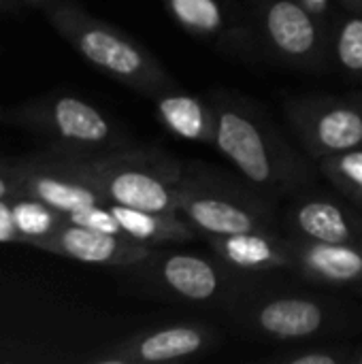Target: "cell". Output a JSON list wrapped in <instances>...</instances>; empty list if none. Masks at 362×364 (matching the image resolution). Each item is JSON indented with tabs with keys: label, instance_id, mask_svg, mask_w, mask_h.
Listing matches in <instances>:
<instances>
[{
	"label": "cell",
	"instance_id": "obj_1",
	"mask_svg": "<svg viewBox=\"0 0 362 364\" xmlns=\"http://www.w3.org/2000/svg\"><path fill=\"white\" fill-rule=\"evenodd\" d=\"M215 109L213 147L262 194L297 196L316 181L312 162L271 124L262 109L235 94L209 96Z\"/></svg>",
	"mask_w": 362,
	"mask_h": 364
},
{
	"label": "cell",
	"instance_id": "obj_2",
	"mask_svg": "<svg viewBox=\"0 0 362 364\" xmlns=\"http://www.w3.org/2000/svg\"><path fill=\"white\" fill-rule=\"evenodd\" d=\"M47 151L75 168L107 203L179 215L186 166L162 149L130 145L107 154Z\"/></svg>",
	"mask_w": 362,
	"mask_h": 364
},
{
	"label": "cell",
	"instance_id": "obj_3",
	"mask_svg": "<svg viewBox=\"0 0 362 364\" xmlns=\"http://www.w3.org/2000/svg\"><path fill=\"white\" fill-rule=\"evenodd\" d=\"M51 28L96 70L126 87L154 98L177 87L160 60L117 26L90 15L75 0H60L43 9Z\"/></svg>",
	"mask_w": 362,
	"mask_h": 364
},
{
	"label": "cell",
	"instance_id": "obj_4",
	"mask_svg": "<svg viewBox=\"0 0 362 364\" xmlns=\"http://www.w3.org/2000/svg\"><path fill=\"white\" fill-rule=\"evenodd\" d=\"M9 124L47 139V149L68 154H107L130 147L128 132L96 105L73 94H45L4 109Z\"/></svg>",
	"mask_w": 362,
	"mask_h": 364
},
{
	"label": "cell",
	"instance_id": "obj_5",
	"mask_svg": "<svg viewBox=\"0 0 362 364\" xmlns=\"http://www.w3.org/2000/svg\"><path fill=\"white\" fill-rule=\"evenodd\" d=\"M179 215L205 237L280 232L271 196L262 194L252 183L241 186L222 175H213L211 168L201 164L186 168Z\"/></svg>",
	"mask_w": 362,
	"mask_h": 364
},
{
	"label": "cell",
	"instance_id": "obj_6",
	"mask_svg": "<svg viewBox=\"0 0 362 364\" xmlns=\"http://www.w3.org/2000/svg\"><path fill=\"white\" fill-rule=\"evenodd\" d=\"M228 311L237 326L267 341H312L341 333L358 311L348 314L341 303L314 294L258 292L254 286Z\"/></svg>",
	"mask_w": 362,
	"mask_h": 364
},
{
	"label": "cell",
	"instance_id": "obj_7",
	"mask_svg": "<svg viewBox=\"0 0 362 364\" xmlns=\"http://www.w3.org/2000/svg\"><path fill=\"white\" fill-rule=\"evenodd\" d=\"M130 275L147 290L166 294L175 301L190 305L230 307L256 284L254 275H243L218 256L207 258L188 252H160L151 254L141 264L128 267Z\"/></svg>",
	"mask_w": 362,
	"mask_h": 364
},
{
	"label": "cell",
	"instance_id": "obj_8",
	"mask_svg": "<svg viewBox=\"0 0 362 364\" xmlns=\"http://www.w3.org/2000/svg\"><path fill=\"white\" fill-rule=\"evenodd\" d=\"M252 11L254 30L271 55L305 70L326 66L331 51L326 28L301 0H254Z\"/></svg>",
	"mask_w": 362,
	"mask_h": 364
},
{
	"label": "cell",
	"instance_id": "obj_9",
	"mask_svg": "<svg viewBox=\"0 0 362 364\" xmlns=\"http://www.w3.org/2000/svg\"><path fill=\"white\" fill-rule=\"evenodd\" d=\"M284 115L316 162L362 147V94L290 96L284 102Z\"/></svg>",
	"mask_w": 362,
	"mask_h": 364
},
{
	"label": "cell",
	"instance_id": "obj_10",
	"mask_svg": "<svg viewBox=\"0 0 362 364\" xmlns=\"http://www.w3.org/2000/svg\"><path fill=\"white\" fill-rule=\"evenodd\" d=\"M220 335L207 324H169L147 333L122 339L100 354L92 356L94 364H160L190 360L213 352Z\"/></svg>",
	"mask_w": 362,
	"mask_h": 364
},
{
	"label": "cell",
	"instance_id": "obj_11",
	"mask_svg": "<svg viewBox=\"0 0 362 364\" xmlns=\"http://www.w3.org/2000/svg\"><path fill=\"white\" fill-rule=\"evenodd\" d=\"M6 166L17 181L19 194L38 198L64 215L90 205L107 203L92 183L51 151L28 156Z\"/></svg>",
	"mask_w": 362,
	"mask_h": 364
},
{
	"label": "cell",
	"instance_id": "obj_12",
	"mask_svg": "<svg viewBox=\"0 0 362 364\" xmlns=\"http://www.w3.org/2000/svg\"><path fill=\"white\" fill-rule=\"evenodd\" d=\"M164 6L179 28L226 55L247 58L256 49V30L228 0H164Z\"/></svg>",
	"mask_w": 362,
	"mask_h": 364
},
{
	"label": "cell",
	"instance_id": "obj_13",
	"mask_svg": "<svg viewBox=\"0 0 362 364\" xmlns=\"http://www.w3.org/2000/svg\"><path fill=\"white\" fill-rule=\"evenodd\" d=\"M32 247L45 250L49 254H58L83 264L96 267H113V269H128L141 264L158 247L132 241L128 237L109 235L100 230H92L85 226H77L64 222L53 235L36 241Z\"/></svg>",
	"mask_w": 362,
	"mask_h": 364
},
{
	"label": "cell",
	"instance_id": "obj_14",
	"mask_svg": "<svg viewBox=\"0 0 362 364\" xmlns=\"http://www.w3.org/2000/svg\"><path fill=\"white\" fill-rule=\"evenodd\" d=\"M284 224L290 235L362 247L361 209L324 194H307V190L297 194L284 213Z\"/></svg>",
	"mask_w": 362,
	"mask_h": 364
},
{
	"label": "cell",
	"instance_id": "obj_15",
	"mask_svg": "<svg viewBox=\"0 0 362 364\" xmlns=\"http://www.w3.org/2000/svg\"><path fill=\"white\" fill-rule=\"evenodd\" d=\"M290 252V271L299 277L333 286L356 288L362 292V247L314 241L299 235H286Z\"/></svg>",
	"mask_w": 362,
	"mask_h": 364
},
{
	"label": "cell",
	"instance_id": "obj_16",
	"mask_svg": "<svg viewBox=\"0 0 362 364\" xmlns=\"http://www.w3.org/2000/svg\"><path fill=\"white\" fill-rule=\"evenodd\" d=\"M211 252L243 275L290 271V252L280 232H237L205 237Z\"/></svg>",
	"mask_w": 362,
	"mask_h": 364
},
{
	"label": "cell",
	"instance_id": "obj_17",
	"mask_svg": "<svg viewBox=\"0 0 362 364\" xmlns=\"http://www.w3.org/2000/svg\"><path fill=\"white\" fill-rule=\"evenodd\" d=\"M164 128L179 139L211 145L215 143V109L211 98H198L186 90L171 87L151 98Z\"/></svg>",
	"mask_w": 362,
	"mask_h": 364
},
{
	"label": "cell",
	"instance_id": "obj_18",
	"mask_svg": "<svg viewBox=\"0 0 362 364\" xmlns=\"http://www.w3.org/2000/svg\"><path fill=\"white\" fill-rule=\"evenodd\" d=\"M113 215L117 218L124 237L145 243V245H179L188 243L196 237V228L188 222L181 220L179 215L171 213H154V211H143V209H132L124 205L109 203Z\"/></svg>",
	"mask_w": 362,
	"mask_h": 364
},
{
	"label": "cell",
	"instance_id": "obj_19",
	"mask_svg": "<svg viewBox=\"0 0 362 364\" xmlns=\"http://www.w3.org/2000/svg\"><path fill=\"white\" fill-rule=\"evenodd\" d=\"M11 207H13V220H15L17 232L21 235L23 245H30V247L36 241L53 235L66 222L62 211L32 196L17 194L11 198Z\"/></svg>",
	"mask_w": 362,
	"mask_h": 364
},
{
	"label": "cell",
	"instance_id": "obj_20",
	"mask_svg": "<svg viewBox=\"0 0 362 364\" xmlns=\"http://www.w3.org/2000/svg\"><path fill=\"white\" fill-rule=\"evenodd\" d=\"M318 171L339 196L362 211V147L318 160Z\"/></svg>",
	"mask_w": 362,
	"mask_h": 364
},
{
	"label": "cell",
	"instance_id": "obj_21",
	"mask_svg": "<svg viewBox=\"0 0 362 364\" xmlns=\"http://www.w3.org/2000/svg\"><path fill=\"white\" fill-rule=\"evenodd\" d=\"M331 51L346 77L362 81V13H352L337 23Z\"/></svg>",
	"mask_w": 362,
	"mask_h": 364
},
{
	"label": "cell",
	"instance_id": "obj_22",
	"mask_svg": "<svg viewBox=\"0 0 362 364\" xmlns=\"http://www.w3.org/2000/svg\"><path fill=\"white\" fill-rule=\"evenodd\" d=\"M350 346H303L273 360L282 364H350Z\"/></svg>",
	"mask_w": 362,
	"mask_h": 364
},
{
	"label": "cell",
	"instance_id": "obj_23",
	"mask_svg": "<svg viewBox=\"0 0 362 364\" xmlns=\"http://www.w3.org/2000/svg\"><path fill=\"white\" fill-rule=\"evenodd\" d=\"M64 218H66V222L77 224V226H85V228H92V230H100V232L124 237L122 226H119L117 218L113 215L109 203H98V205L83 207V209L66 213Z\"/></svg>",
	"mask_w": 362,
	"mask_h": 364
},
{
	"label": "cell",
	"instance_id": "obj_24",
	"mask_svg": "<svg viewBox=\"0 0 362 364\" xmlns=\"http://www.w3.org/2000/svg\"><path fill=\"white\" fill-rule=\"evenodd\" d=\"M0 243H23L13 220L11 198L0 200Z\"/></svg>",
	"mask_w": 362,
	"mask_h": 364
},
{
	"label": "cell",
	"instance_id": "obj_25",
	"mask_svg": "<svg viewBox=\"0 0 362 364\" xmlns=\"http://www.w3.org/2000/svg\"><path fill=\"white\" fill-rule=\"evenodd\" d=\"M17 194H19V188H17L15 177L11 175L6 164H0V200L2 198H13Z\"/></svg>",
	"mask_w": 362,
	"mask_h": 364
},
{
	"label": "cell",
	"instance_id": "obj_26",
	"mask_svg": "<svg viewBox=\"0 0 362 364\" xmlns=\"http://www.w3.org/2000/svg\"><path fill=\"white\" fill-rule=\"evenodd\" d=\"M307 9H312L314 13H318L320 17L329 11V4H331V0H301Z\"/></svg>",
	"mask_w": 362,
	"mask_h": 364
},
{
	"label": "cell",
	"instance_id": "obj_27",
	"mask_svg": "<svg viewBox=\"0 0 362 364\" xmlns=\"http://www.w3.org/2000/svg\"><path fill=\"white\" fill-rule=\"evenodd\" d=\"M19 6L21 4H30V6H41V9H45V6H49V4H55V2H60V0H15Z\"/></svg>",
	"mask_w": 362,
	"mask_h": 364
},
{
	"label": "cell",
	"instance_id": "obj_28",
	"mask_svg": "<svg viewBox=\"0 0 362 364\" xmlns=\"http://www.w3.org/2000/svg\"><path fill=\"white\" fill-rule=\"evenodd\" d=\"M337 2L352 13H362V0H337Z\"/></svg>",
	"mask_w": 362,
	"mask_h": 364
},
{
	"label": "cell",
	"instance_id": "obj_29",
	"mask_svg": "<svg viewBox=\"0 0 362 364\" xmlns=\"http://www.w3.org/2000/svg\"><path fill=\"white\" fill-rule=\"evenodd\" d=\"M19 9V4L15 0H0V15L2 13H15Z\"/></svg>",
	"mask_w": 362,
	"mask_h": 364
},
{
	"label": "cell",
	"instance_id": "obj_30",
	"mask_svg": "<svg viewBox=\"0 0 362 364\" xmlns=\"http://www.w3.org/2000/svg\"><path fill=\"white\" fill-rule=\"evenodd\" d=\"M350 364H362V348H352Z\"/></svg>",
	"mask_w": 362,
	"mask_h": 364
},
{
	"label": "cell",
	"instance_id": "obj_31",
	"mask_svg": "<svg viewBox=\"0 0 362 364\" xmlns=\"http://www.w3.org/2000/svg\"><path fill=\"white\" fill-rule=\"evenodd\" d=\"M2 117H4V109L0 107V119H2Z\"/></svg>",
	"mask_w": 362,
	"mask_h": 364
}]
</instances>
